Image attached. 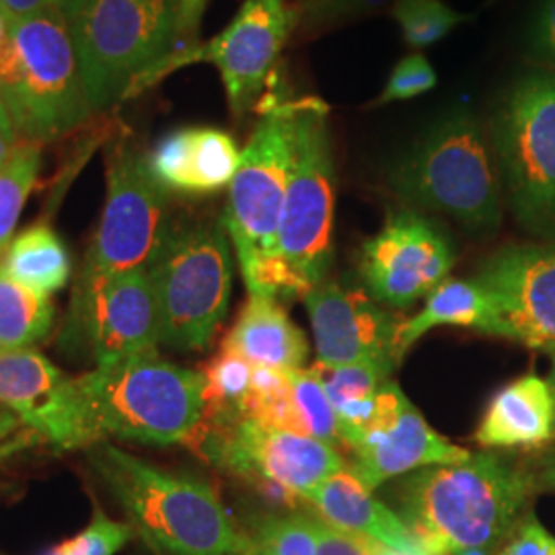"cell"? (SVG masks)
<instances>
[{"label": "cell", "mask_w": 555, "mask_h": 555, "mask_svg": "<svg viewBox=\"0 0 555 555\" xmlns=\"http://www.w3.org/2000/svg\"><path fill=\"white\" fill-rule=\"evenodd\" d=\"M21 428H23V422L20 417L15 416L11 410L2 408L0 410V442H4L7 438L20 433Z\"/></svg>", "instance_id": "7bdbcfd3"}, {"label": "cell", "mask_w": 555, "mask_h": 555, "mask_svg": "<svg viewBox=\"0 0 555 555\" xmlns=\"http://www.w3.org/2000/svg\"><path fill=\"white\" fill-rule=\"evenodd\" d=\"M190 447L229 474L274 486L288 498L305 496L348 467L336 447L254 417L202 422Z\"/></svg>", "instance_id": "8fae6325"}, {"label": "cell", "mask_w": 555, "mask_h": 555, "mask_svg": "<svg viewBox=\"0 0 555 555\" xmlns=\"http://www.w3.org/2000/svg\"><path fill=\"white\" fill-rule=\"evenodd\" d=\"M91 440L190 444L206 412V377L159 352L100 364L77 377Z\"/></svg>", "instance_id": "3957f363"}, {"label": "cell", "mask_w": 555, "mask_h": 555, "mask_svg": "<svg viewBox=\"0 0 555 555\" xmlns=\"http://www.w3.org/2000/svg\"><path fill=\"white\" fill-rule=\"evenodd\" d=\"M385 2L387 0H300V7L295 9V13L297 21L307 29H315L371 13Z\"/></svg>", "instance_id": "e575fe53"}, {"label": "cell", "mask_w": 555, "mask_h": 555, "mask_svg": "<svg viewBox=\"0 0 555 555\" xmlns=\"http://www.w3.org/2000/svg\"><path fill=\"white\" fill-rule=\"evenodd\" d=\"M350 455L348 469L375 492L389 479L465 461L472 451L440 437L389 378L378 389L375 416L350 447Z\"/></svg>", "instance_id": "e0dca14e"}, {"label": "cell", "mask_w": 555, "mask_h": 555, "mask_svg": "<svg viewBox=\"0 0 555 555\" xmlns=\"http://www.w3.org/2000/svg\"><path fill=\"white\" fill-rule=\"evenodd\" d=\"M249 555H276L272 554V552H268V550H263V547H259L258 543H254V550H251V554Z\"/></svg>", "instance_id": "c3c4849f"}, {"label": "cell", "mask_w": 555, "mask_h": 555, "mask_svg": "<svg viewBox=\"0 0 555 555\" xmlns=\"http://www.w3.org/2000/svg\"><path fill=\"white\" fill-rule=\"evenodd\" d=\"M311 369L318 373L334 405L341 447L350 451V447L375 416L378 389L385 380L391 378L393 371L375 362H354L339 366L315 362Z\"/></svg>", "instance_id": "cb8c5ba5"}, {"label": "cell", "mask_w": 555, "mask_h": 555, "mask_svg": "<svg viewBox=\"0 0 555 555\" xmlns=\"http://www.w3.org/2000/svg\"><path fill=\"white\" fill-rule=\"evenodd\" d=\"M202 373L206 377L204 422H231L245 417L243 405L251 391L254 364L222 346Z\"/></svg>", "instance_id": "83f0119b"}, {"label": "cell", "mask_w": 555, "mask_h": 555, "mask_svg": "<svg viewBox=\"0 0 555 555\" xmlns=\"http://www.w3.org/2000/svg\"><path fill=\"white\" fill-rule=\"evenodd\" d=\"M488 321H490V300L476 280L447 278L426 297V305L420 313L414 318L403 319L399 339H397V358L401 362L403 357L414 348L417 339L433 332L435 327L459 325V327H472L479 334H486Z\"/></svg>", "instance_id": "484cf974"}, {"label": "cell", "mask_w": 555, "mask_h": 555, "mask_svg": "<svg viewBox=\"0 0 555 555\" xmlns=\"http://www.w3.org/2000/svg\"><path fill=\"white\" fill-rule=\"evenodd\" d=\"M0 268L25 288L52 297L68 284L73 261L59 233L38 222L11 238L0 256Z\"/></svg>", "instance_id": "d4e9b609"}, {"label": "cell", "mask_w": 555, "mask_h": 555, "mask_svg": "<svg viewBox=\"0 0 555 555\" xmlns=\"http://www.w3.org/2000/svg\"><path fill=\"white\" fill-rule=\"evenodd\" d=\"M366 541H369V539H366ZM369 550H371V555H403L397 554V552H391V550H387V547L378 545L375 541H369Z\"/></svg>", "instance_id": "bcb514c9"}, {"label": "cell", "mask_w": 555, "mask_h": 555, "mask_svg": "<svg viewBox=\"0 0 555 555\" xmlns=\"http://www.w3.org/2000/svg\"><path fill=\"white\" fill-rule=\"evenodd\" d=\"M300 500L309 502L323 520L341 531L375 541L397 554L426 555L396 511L373 496V490L348 467L327 477Z\"/></svg>", "instance_id": "44dd1931"}, {"label": "cell", "mask_w": 555, "mask_h": 555, "mask_svg": "<svg viewBox=\"0 0 555 555\" xmlns=\"http://www.w3.org/2000/svg\"><path fill=\"white\" fill-rule=\"evenodd\" d=\"M334 217L336 169L327 107L298 101L295 159L278 233V298H302L325 282L334 256Z\"/></svg>", "instance_id": "8992f818"}, {"label": "cell", "mask_w": 555, "mask_h": 555, "mask_svg": "<svg viewBox=\"0 0 555 555\" xmlns=\"http://www.w3.org/2000/svg\"><path fill=\"white\" fill-rule=\"evenodd\" d=\"M173 224L167 192L151 178L144 159L118 144L107 159V196L100 227L73 293L149 268Z\"/></svg>", "instance_id": "30bf717a"}, {"label": "cell", "mask_w": 555, "mask_h": 555, "mask_svg": "<svg viewBox=\"0 0 555 555\" xmlns=\"http://www.w3.org/2000/svg\"><path fill=\"white\" fill-rule=\"evenodd\" d=\"M254 366L297 371L309 358V341L272 295H249L222 341Z\"/></svg>", "instance_id": "603a6c76"}, {"label": "cell", "mask_w": 555, "mask_h": 555, "mask_svg": "<svg viewBox=\"0 0 555 555\" xmlns=\"http://www.w3.org/2000/svg\"><path fill=\"white\" fill-rule=\"evenodd\" d=\"M144 165L167 194L206 196L231 185L241 151L235 139L219 128H181L163 137Z\"/></svg>", "instance_id": "ffe728a7"}, {"label": "cell", "mask_w": 555, "mask_h": 555, "mask_svg": "<svg viewBox=\"0 0 555 555\" xmlns=\"http://www.w3.org/2000/svg\"><path fill=\"white\" fill-rule=\"evenodd\" d=\"M437 87V73L433 64L422 54L405 56L389 75L377 105H387L393 101L414 100L417 95Z\"/></svg>", "instance_id": "836d02e7"}, {"label": "cell", "mask_w": 555, "mask_h": 555, "mask_svg": "<svg viewBox=\"0 0 555 555\" xmlns=\"http://www.w3.org/2000/svg\"><path fill=\"white\" fill-rule=\"evenodd\" d=\"M455 266L444 231L416 210L391 212L375 237L360 247L364 291L380 305L408 309L428 297Z\"/></svg>", "instance_id": "5bb4252c"}, {"label": "cell", "mask_w": 555, "mask_h": 555, "mask_svg": "<svg viewBox=\"0 0 555 555\" xmlns=\"http://www.w3.org/2000/svg\"><path fill=\"white\" fill-rule=\"evenodd\" d=\"M9 25L23 73L25 121L21 132L46 142L80 128L93 107L66 17L41 13Z\"/></svg>", "instance_id": "7c38bea8"}, {"label": "cell", "mask_w": 555, "mask_h": 555, "mask_svg": "<svg viewBox=\"0 0 555 555\" xmlns=\"http://www.w3.org/2000/svg\"><path fill=\"white\" fill-rule=\"evenodd\" d=\"M533 38L543 59L555 64V0H543L533 27Z\"/></svg>", "instance_id": "f35d334b"}, {"label": "cell", "mask_w": 555, "mask_h": 555, "mask_svg": "<svg viewBox=\"0 0 555 555\" xmlns=\"http://www.w3.org/2000/svg\"><path fill=\"white\" fill-rule=\"evenodd\" d=\"M393 17L401 27L405 43L416 50L430 48L467 20L442 0H397Z\"/></svg>", "instance_id": "1f68e13d"}, {"label": "cell", "mask_w": 555, "mask_h": 555, "mask_svg": "<svg viewBox=\"0 0 555 555\" xmlns=\"http://www.w3.org/2000/svg\"><path fill=\"white\" fill-rule=\"evenodd\" d=\"M474 280L490 300L488 336L554 352L555 247H502L481 263Z\"/></svg>", "instance_id": "9a60e30c"}, {"label": "cell", "mask_w": 555, "mask_h": 555, "mask_svg": "<svg viewBox=\"0 0 555 555\" xmlns=\"http://www.w3.org/2000/svg\"><path fill=\"white\" fill-rule=\"evenodd\" d=\"M68 29L93 112L132 87L178 40V0H77Z\"/></svg>", "instance_id": "52a82bcc"}, {"label": "cell", "mask_w": 555, "mask_h": 555, "mask_svg": "<svg viewBox=\"0 0 555 555\" xmlns=\"http://www.w3.org/2000/svg\"><path fill=\"white\" fill-rule=\"evenodd\" d=\"M0 128H15L13 119L9 116V109L4 105V101L0 100Z\"/></svg>", "instance_id": "f6af8a7d"}, {"label": "cell", "mask_w": 555, "mask_h": 555, "mask_svg": "<svg viewBox=\"0 0 555 555\" xmlns=\"http://www.w3.org/2000/svg\"><path fill=\"white\" fill-rule=\"evenodd\" d=\"M496 555H555V537L527 511L504 539Z\"/></svg>", "instance_id": "d590c367"}, {"label": "cell", "mask_w": 555, "mask_h": 555, "mask_svg": "<svg viewBox=\"0 0 555 555\" xmlns=\"http://www.w3.org/2000/svg\"><path fill=\"white\" fill-rule=\"evenodd\" d=\"M64 336L82 341L98 366L157 352L159 309L149 268L73 293Z\"/></svg>", "instance_id": "2e32d148"}, {"label": "cell", "mask_w": 555, "mask_h": 555, "mask_svg": "<svg viewBox=\"0 0 555 555\" xmlns=\"http://www.w3.org/2000/svg\"><path fill=\"white\" fill-rule=\"evenodd\" d=\"M504 199L531 235L555 237V73L516 82L492 126Z\"/></svg>", "instance_id": "9c48e42d"}, {"label": "cell", "mask_w": 555, "mask_h": 555, "mask_svg": "<svg viewBox=\"0 0 555 555\" xmlns=\"http://www.w3.org/2000/svg\"><path fill=\"white\" fill-rule=\"evenodd\" d=\"M315 334L318 362L339 366L375 362L396 371L397 339L403 319L360 288L323 282L302 297Z\"/></svg>", "instance_id": "d6986e66"}, {"label": "cell", "mask_w": 555, "mask_h": 555, "mask_svg": "<svg viewBox=\"0 0 555 555\" xmlns=\"http://www.w3.org/2000/svg\"><path fill=\"white\" fill-rule=\"evenodd\" d=\"M0 403L56 451L93 444L77 378L34 348L0 352Z\"/></svg>", "instance_id": "ac0fdd59"}, {"label": "cell", "mask_w": 555, "mask_h": 555, "mask_svg": "<svg viewBox=\"0 0 555 555\" xmlns=\"http://www.w3.org/2000/svg\"><path fill=\"white\" fill-rule=\"evenodd\" d=\"M318 515V513H315ZM318 555H371L364 537L341 531L318 515Z\"/></svg>", "instance_id": "8d00e7d4"}, {"label": "cell", "mask_w": 555, "mask_h": 555, "mask_svg": "<svg viewBox=\"0 0 555 555\" xmlns=\"http://www.w3.org/2000/svg\"><path fill=\"white\" fill-rule=\"evenodd\" d=\"M29 438H38L41 442V438L38 435H34L31 430H27V435H21L15 442H9V444H4V447H0V459L2 456L9 455V453H13V451H17L20 447H25L27 442H29Z\"/></svg>", "instance_id": "ee69618b"}, {"label": "cell", "mask_w": 555, "mask_h": 555, "mask_svg": "<svg viewBox=\"0 0 555 555\" xmlns=\"http://www.w3.org/2000/svg\"><path fill=\"white\" fill-rule=\"evenodd\" d=\"M208 0H178V38H194Z\"/></svg>", "instance_id": "ab89813d"}, {"label": "cell", "mask_w": 555, "mask_h": 555, "mask_svg": "<svg viewBox=\"0 0 555 555\" xmlns=\"http://www.w3.org/2000/svg\"><path fill=\"white\" fill-rule=\"evenodd\" d=\"M550 357H552V373H550V377H547V385H550V391H552L555 403V350L554 352H550Z\"/></svg>", "instance_id": "7dc6e473"}, {"label": "cell", "mask_w": 555, "mask_h": 555, "mask_svg": "<svg viewBox=\"0 0 555 555\" xmlns=\"http://www.w3.org/2000/svg\"><path fill=\"white\" fill-rule=\"evenodd\" d=\"M293 387V403L297 410L300 433L318 438L332 447H341V435L334 405L313 369L288 371Z\"/></svg>", "instance_id": "f546056e"}, {"label": "cell", "mask_w": 555, "mask_h": 555, "mask_svg": "<svg viewBox=\"0 0 555 555\" xmlns=\"http://www.w3.org/2000/svg\"><path fill=\"white\" fill-rule=\"evenodd\" d=\"M87 459L153 554H251L254 539L208 481L160 469L107 440L87 447Z\"/></svg>", "instance_id": "7a4b0ae2"}, {"label": "cell", "mask_w": 555, "mask_h": 555, "mask_svg": "<svg viewBox=\"0 0 555 555\" xmlns=\"http://www.w3.org/2000/svg\"><path fill=\"white\" fill-rule=\"evenodd\" d=\"M134 537L137 533L128 522L114 520L101 506H95L91 522L79 535L60 543L59 552L62 555H116Z\"/></svg>", "instance_id": "d6a6232c"}, {"label": "cell", "mask_w": 555, "mask_h": 555, "mask_svg": "<svg viewBox=\"0 0 555 555\" xmlns=\"http://www.w3.org/2000/svg\"><path fill=\"white\" fill-rule=\"evenodd\" d=\"M259 547L276 555H318V515H263L247 531Z\"/></svg>", "instance_id": "4dcf8cb0"}, {"label": "cell", "mask_w": 555, "mask_h": 555, "mask_svg": "<svg viewBox=\"0 0 555 555\" xmlns=\"http://www.w3.org/2000/svg\"><path fill=\"white\" fill-rule=\"evenodd\" d=\"M295 23L297 13L286 0H245L235 20L220 36L167 56L157 68L144 75L132 91L160 79L169 68L210 62L220 70L231 109L241 116L258 103Z\"/></svg>", "instance_id": "4fadbf2b"}, {"label": "cell", "mask_w": 555, "mask_h": 555, "mask_svg": "<svg viewBox=\"0 0 555 555\" xmlns=\"http://www.w3.org/2000/svg\"><path fill=\"white\" fill-rule=\"evenodd\" d=\"M535 494H555V447L529 465Z\"/></svg>", "instance_id": "60d3db41"}, {"label": "cell", "mask_w": 555, "mask_h": 555, "mask_svg": "<svg viewBox=\"0 0 555 555\" xmlns=\"http://www.w3.org/2000/svg\"><path fill=\"white\" fill-rule=\"evenodd\" d=\"M533 496L529 465L477 451L403 477L396 513L426 555H494Z\"/></svg>", "instance_id": "6da1fadb"}, {"label": "cell", "mask_w": 555, "mask_h": 555, "mask_svg": "<svg viewBox=\"0 0 555 555\" xmlns=\"http://www.w3.org/2000/svg\"><path fill=\"white\" fill-rule=\"evenodd\" d=\"M17 130L15 128H0V169L17 151Z\"/></svg>", "instance_id": "b9f144b4"}, {"label": "cell", "mask_w": 555, "mask_h": 555, "mask_svg": "<svg viewBox=\"0 0 555 555\" xmlns=\"http://www.w3.org/2000/svg\"><path fill=\"white\" fill-rule=\"evenodd\" d=\"M40 146L25 144L0 169V256L13 238L23 206L40 176Z\"/></svg>", "instance_id": "f1b7e54d"}, {"label": "cell", "mask_w": 555, "mask_h": 555, "mask_svg": "<svg viewBox=\"0 0 555 555\" xmlns=\"http://www.w3.org/2000/svg\"><path fill=\"white\" fill-rule=\"evenodd\" d=\"M399 198L456 220L477 235L502 222L504 190L494 146L469 112L440 119L389 173Z\"/></svg>", "instance_id": "277c9868"}, {"label": "cell", "mask_w": 555, "mask_h": 555, "mask_svg": "<svg viewBox=\"0 0 555 555\" xmlns=\"http://www.w3.org/2000/svg\"><path fill=\"white\" fill-rule=\"evenodd\" d=\"M52 298L25 288L0 268V352L27 350L50 334Z\"/></svg>", "instance_id": "4316f807"}, {"label": "cell", "mask_w": 555, "mask_h": 555, "mask_svg": "<svg viewBox=\"0 0 555 555\" xmlns=\"http://www.w3.org/2000/svg\"><path fill=\"white\" fill-rule=\"evenodd\" d=\"M149 276L159 309L160 346L179 352L208 348L227 318L233 258L224 227L173 224Z\"/></svg>", "instance_id": "ba28073f"}, {"label": "cell", "mask_w": 555, "mask_h": 555, "mask_svg": "<svg viewBox=\"0 0 555 555\" xmlns=\"http://www.w3.org/2000/svg\"><path fill=\"white\" fill-rule=\"evenodd\" d=\"M75 2L77 0H0L2 13L9 23L41 13H59L62 17H68Z\"/></svg>", "instance_id": "74e56055"}, {"label": "cell", "mask_w": 555, "mask_h": 555, "mask_svg": "<svg viewBox=\"0 0 555 555\" xmlns=\"http://www.w3.org/2000/svg\"><path fill=\"white\" fill-rule=\"evenodd\" d=\"M0 13H2V4H0Z\"/></svg>", "instance_id": "681fc988"}, {"label": "cell", "mask_w": 555, "mask_h": 555, "mask_svg": "<svg viewBox=\"0 0 555 555\" xmlns=\"http://www.w3.org/2000/svg\"><path fill=\"white\" fill-rule=\"evenodd\" d=\"M297 103L280 101L263 112L229 185L222 227L249 295L280 293L278 233L295 159Z\"/></svg>", "instance_id": "5b68a950"}, {"label": "cell", "mask_w": 555, "mask_h": 555, "mask_svg": "<svg viewBox=\"0 0 555 555\" xmlns=\"http://www.w3.org/2000/svg\"><path fill=\"white\" fill-rule=\"evenodd\" d=\"M474 440L488 451H533L552 444L555 403L547 378L527 373L504 385L488 403Z\"/></svg>", "instance_id": "7402d4cb"}]
</instances>
